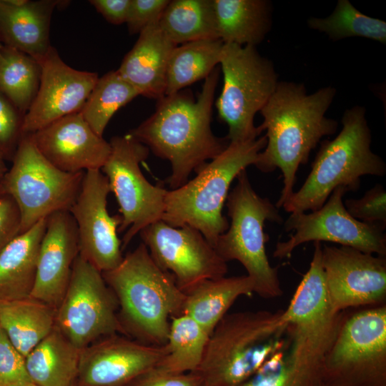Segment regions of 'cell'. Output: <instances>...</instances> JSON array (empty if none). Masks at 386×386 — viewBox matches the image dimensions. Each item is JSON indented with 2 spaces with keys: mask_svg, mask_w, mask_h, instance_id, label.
I'll return each mask as SVG.
<instances>
[{
  "mask_svg": "<svg viewBox=\"0 0 386 386\" xmlns=\"http://www.w3.org/2000/svg\"><path fill=\"white\" fill-rule=\"evenodd\" d=\"M81 350L54 326L25 357L32 382L38 386H74Z\"/></svg>",
  "mask_w": 386,
  "mask_h": 386,
  "instance_id": "27",
  "label": "cell"
},
{
  "mask_svg": "<svg viewBox=\"0 0 386 386\" xmlns=\"http://www.w3.org/2000/svg\"><path fill=\"white\" fill-rule=\"evenodd\" d=\"M365 113L362 106L345 110L341 131L333 139L321 142L305 182L282 206L286 212L317 210L335 189L356 191L362 177L385 175V162L370 149L372 135Z\"/></svg>",
  "mask_w": 386,
  "mask_h": 386,
  "instance_id": "5",
  "label": "cell"
},
{
  "mask_svg": "<svg viewBox=\"0 0 386 386\" xmlns=\"http://www.w3.org/2000/svg\"><path fill=\"white\" fill-rule=\"evenodd\" d=\"M344 205L355 219L384 229L386 227V191L376 184L359 199H347Z\"/></svg>",
  "mask_w": 386,
  "mask_h": 386,
  "instance_id": "35",
  "label": "cell"
},
{
  "mask_svg": "<svg viewBox=\"0 0 386 386\" xmlns=\"http://www.w3.org/2000/svg\"><path fill=\"white\" fill-rule=\"evenodd\" d=\"M201 386H211V385H207V384H205V383H203V382H202V384L201 385Z\"/></svg>",
  "mask_w": 386,
  "mask_h": 386,
  "instance_id": "47",
  "label": "cell"
},
{
  "mask_svg": "<svg viewBox=\"0 0 386 386\" xmlns=\"http://www.w3.org/2000/svg\"><path fill=\"white\" fill-rule=\"evenodd\" d=\"M115 294L126 336L151 345L167 343L170 321L182 315L185 294L160 268L142 242L114 269L102 272Z\"/></svg>",
  "mask_w": 386,
  "mask_h": 386,
  "instance_id": "3",
  "label": "cell"
},
{
  "mask_svg": "<svg viewBox=\"0 0 386 386\" xmlns=\"http://www.w3.org/2000/svg\"><path fill=\"white\" fill-rule=\"evenodd\" d=\"M253 293L254 283L247 275L204 280L184 292L182 314L211 335L238 297Z\"/></svg>",
  "mask_w": 386,
  "mask_h": 386,
  "instance_id": "26",
  "label": "cell"
},
{
  "mask_svg": "<svg viewBox=\"0 0 386 386\" xmlns=\"http://www.w3.org/2000/svg\"><path fill=\"white\" fill-rule=\"evenodd\" d=\"M218 39L224 44H260L272 26V5L267 0H212Z\"/></svg>",
  "mask_w": 386,
  "mask_h": 386,
  "instance_id": "25",
  "label": "cell"
},
{
  "mask_svg": "<svg viewBox=\"0 0 386 386\" xmlns=\"http://www.w3.org/2000/svg\"><path fill=\"white\" fill-rule=\"evenodd\" d=\"M335 94V88L327 86L308 94L304 84L278 81L259 112L263 122L257 129L260 134L266 130L267 144L254 166L265 173L281 170L283 187L275 204L278 209L294 193L300 166L307 163L323 137L337 132L338 122L325 116Z\"/></svg>",
  "mask_w": 386,
  "mask_h": 386,
  "instance_id": "1",
  "label": "cell"
},
{
  "mask_svg": "<svg viewBox=\"0 0 386 386\" xmlns=\"http://www.w3.org/2000/svg\"><path fill=\"white\" fill-rule=\"evenodd\" d=\"M46 219L16 236L0 254V301L30 297Z\"/></svg>",
  "mask_w": 386,
  "mask_h": 386,
  "instance_id": "24",
  "label": "cell"
},
{
  "mask_svg": "<svg viewBox=\"0 0 386 386\" xmlns=\"http://www.w3.org/2000/svg\"><path fill=\"white\" fill-rule=\"evenodd\" d=\"M109 144L111 152L101 171L119 207L122 222L118 232L126 231L121 240L123 250L143 229L162 220L167 190L152 184L140 169L149 155L147 146L129 133L113 137Z\"/></svg>",
  "mask_w": 386,
  "mask_h": 386,
  "instance_id": "10",
  "label": "cell"
},
{
  "mask_svg": "<svg viewBox=\"0 0 386 386\" xmlns=\"http://www.w3.org/2000/svg\"><path fill=\"white\" fill-rule=\"evenodd\" d=\"M7 170H8V168H7L6 164L5 163V159L0 154V181L1 180V179L4 177V176L6 173Z\"/></svg>",
  "mask_w": 386,
  "mask_h": 386,
  "instance_id": "42",
  "label": "cell"
},
{
  "mask_svg": "<svg viewBox=\"0 0 386 386\" xmlns=\"http://www.w3.org/2000/svg\"><path fill=\"white\" fill-rule=\"evenodd\" d=\"M224 44L220 39H204L176 46L168 62L165 96L205 79L219 64Z\"/></svg>",
  "mask_w": 386,
  "mask_h": 386,
  "instance_id": "29",
  "label": "cell"
},
{
  "mask_svg": "<svg viewBox=\"0 0 386 386\" xmlns=\"http://www.w3.org/2000/svg\"><path fill=\"white\" fill-rule=\"evenodd\" d=\"M24 386H38V385H36L34 384V383H30V384H28V385H24Z\"/></svg>",
  "mask_w": 386,
  "mask_h": 386,
  "instance_id": "46",
  "label": "cell"
},
{
  "mask_svg": "<svg viewBox=\"0 0 386 386\" xmlns=\"http://www.w3.org/2000/svg\"><path fill=\"white\" fill-rule=\"evenodd\" d=\"M342 314L303 324L289 325V338L252 376L239 386H317L325 362L342 322Z\"/></svg>",
  "mask_w": 386,
  "mask_h": 386,
  "instance_id": "13",
  "label": "cell"
},
{
  "mask_svg": "<svg viewBox=\"0 0 386 386\" xmlns=\"http://www.w3.org/2000/svg\"><path fill=\"white\" fill-rule=\"evenodd\" d=\"M89 3L110 24L126 23L131 0H90Z\"/></svg>",
  "mask_w": 386,
  "mask_h": 386,
  "instance_id": "41",
  "label": "cell"
},
{
  "mask_svg": "<svg viewBox=\"0 0 386 386\" xmlns=\"http://www.w3.org/2000/svg\"><path fill=\"white\" fill-rule=\"evenodd\" d=\"M11 161L0 182L19 208L20 234L55 212L69 211L85 172L68 173L56 168L40 153L31 134H23Z\"/></svg>",
  "mask_w": 386,
  "mask_h": 386,
  "instance_id": "9",
  "label": "cell"
},
{
  "mask_svg": "<svg viewBox=\"0 0 386 386\" xmlns=\"http://www.w3.org/2000/svg\"><path fill=\"white\" fill-rule=\"evenodd\" d=\"M41 73V65L35 59L3 46L0 58V91L24 116L37 94Z\"/></svg>",
  "mask_w": 386,
  "mask_h": 386,
  "instance_id": "32",
  "label": "cell"
},
{
  "mask_svg": "<svg viewBox=\"0 0 386 386\" xmlns=\"http://www.w3.org/2000/svg\"><path fill=\"white\" fill-rule=\"evenodd\" d=\"M322 262L335 312L377 304L386 296V259L355 248L325 245Z\"/></svg>",
  "mask_w": 386,
  "mask_h": 386,
  "instance_id": "17",
  "label": "cell"
},
{
  "mask_svg": "<svg viewBox=\"0 0 386 386\" xmlns=\"http://www.w3.org/2000/svg\"><path fill=\"white\" fill-rule=\"evenodd\" d=\"M159 24L176 46L204 39H219L212 0H172Z\"/></svg>",
  "mask_w": 386,
  "mask_h": 386,
  "instance_id": "30",
  "label": "cell"
},
{
  "mask_svg": "<svg viewBox=\"0 0 386 386\" xmlns=\"http://www.w3.org/2000/svg\"><path fill=\"white\" fill-rule=\"evenodd\" d=\"M385 371V306L343 320L327 354L325 376L345 386H382Z\"/></svg>",
  "mask_w": 386,
  "mask_h": 386,
  "instance_id": "12",
  "label": "cell"
},
{
  "mask_svg": "<svg viewBox=\"0 0 386 386\" xmlns=\"http://www.w3.org/2000/svg\"><path fill=\"white\" fill-rule=\"evenodd\" d=\"M169 0H131L126 21L130 34H139L158 22Z\"/></svg>",
  "mask_w": 386,
  "mask_h": 386,
  "instance_id": "38",
  "label": "cell"
},
{
  "mask_svg": "<svg viewBox=\"0 0 386 386\" xmlns=\"http://www.w3.org/2000/svg\"><path fill=\"white\" fill-rule=\"evenodd\" d=\"M138 96L117 70L110 71L99 77L79 112L92 130L102 137L114 114Z\"/></svg>",
  "mask_w": 386,
  "mask_h": 386,
  "instance_id": "33",
  "label": "cell"
},
{
  "mask_svg": "<svg viewBox=\"0 0 386 386\" xmlns=\"http://www.w3.org/2000/svg\"><path fill=\"white\" fill-rule=\"evenodd\" d=\"M21 215L13 198L7 194L0 197V254L20 234Z\"/></svg>",
  "mask_w": 386,
  "mask_h": 386,
  "instance_id": "40",
  "label": "cell"
},
{
  "mask_svg": "<svg viewBox=\"0 0 386 386\" xmlns=\"http://www.w3.org/2000/svg\"><path fill=\"white\" fill-rule=\"evenodd\" d=\"M38 61L41 69L40 84L24 116L23 134H33L62 117L79 112L99 79L96 72L67 65L53 46Z\"/></svg>",
  "mask_w": 386,
  "mask_h": 386,
  "instance_id": "18",
  "label": "cell"
},
{
  "mask_svg": "<svg viewBox=\"0 0 386 386\" xmlns=\"http://www.w3.org/2000/svg\"><path fill=\"white\" fill-rule=\"evenodd\" d=\"M24 115L0 91V154L12 160L23 136Z\"/></svg>",
  "mask_w": 386,
  "mask_h": 386,
  "instance_id": "36",
  "label": "cell"
},
{
  "mask_svg": "<svg viewBox=\"0 0 386 386\" xmlns=\"http://www.w3.org/2000/svg\"><path fill=\"white\" fill-rule=\"evenodd\" d=\"M119 303L102 273L79 255L66 292L56 310L55 326L77 348L115 334L126 336Z\"/></svg>",
  "mask_w": 386,
  "mask_h": 386,
  "instance_id": "11",
  "label": "cell"
},
{
  "mask_svg": "<svg viewBox=\"0 0 386 386\" xmlns=\"http://www.w3.org/2000/svg\"><path fill=\"white\" fill-rule=\"evenodd\" d=\"M219 65L224 84L215 105L219 117L228 126L227 139L235 143L258 138L254 116L278 84L273 63L256 46L224 44Z\"/></svg>",
  "mask_w": 386,
  "mask_h": 386,
  "instance_id": "8",
  "label": "cell"
},
{
  "mask_svg": "<svg viewBox=\"0 0 386 386\" xmlns=\"http://www.w3.org/2000/svg\"><path fill=\"white\" fill-rule=\"evenodd\" d=\"M40 153L68 173L102 169L111 152L109 142L96 134L80 112L62 117L29 134Z\"/></svg>",
  "mask_w": 386,
  "mask_h": 386,
  "instance_id": "20",
  "label": "cell"
},
{
  "mask_svg": "<svg viewBox=\"0 0 386 386\" xmlns=\"http://www.w3.org/2000/svg\"><path fill=\"white\" fill-rule=\"evenodd\" d=\"M0 330H1V327H0Z\"/></svg>",
  "mask_w": 386,
  "mask_h": 386,
  "instance_id": "48",
  "label": "cell"
},
{
  "mask_svg": "<svg viewBox=\"0 0 386 386\" xmlns=\"http://www.w3.org/2000/svg\"><path fill=\"white\" fill-rule=\"evenodd\" d=\"M202 379L196 372L171 374L152 368L124 386H201Z\"/></svg>",
  "mask_w": 386,
  "mask_h": 386,
  "instance_id": "39",
  "label": "cell"
},
{
  "mask_svg": "<svg viewBox=\"0 0 386 386\" xmlns=\"http://www.w3.org/2000/svg\"><path fill=\"white\" fill-rule=\"evenodd\" d=\"M6 194L4 189V187L0 182V197L3 194Z\"/></svg>",
  "mask_w": 386,
  "mask_h": 386,
  "instance_id": "44",
  "label": "cell"
},
{
  "mask_svg": "<svg viewBox=\"0 0 386 386\" xmlns=\"http://www.w3.org/2000/svg\"><path fill=\"white\" fill-rule=\"evenodd\" d=\"M56 310L31 297L0 301V327L26 357L54 327Z\"/></svg>",
  "mask_w": 386,
  "mask_h": 386,
  "instance_id": "28",
  "label": "cell"
},
{
  "mask_svg": "<svg viewBox=\"0 0 386 386\" xmlns=\"http://www.w3.org/2000/svg\"><path fill=\"white\" fill-rule=\"evenodd\" d=\"M139 234L152 258L172 274L184 293L204 280L224 277L228 271L227 262L193 227H174L159 220Z\"/></svg>",
  "mask_w": 386,
  "mask_h": 386,
  "instance_id": "15",
  "label": "cell"
},
{
  "mask_svg": "<svg viewBox=\"0 0 386 386\" xmlns=\"http://www.w3.org/2000/svg\"><path fill=\"white\" fill-rule=\"evenodd\" d=\"M2 47H3V45H2V44H1V41H0V58H1V54Z\"/></svg>",
  "mask_w": 386,
  "mask_h": 386,
  "instance_id": "45",
  "label": "cell"
},
{
  "mask_svg": "<svg viewBox=\"0 0 386 386\" xmlns=\"http://www.w3.org/2000/svg\"><path fill=\"white\" fill-rule=\"evenodd\" d=\"M219 73L217 66L204 79L196 98L183 89L159 99L154 112L129 132L157 157L170 162L172 174L167 182L172 189L185 184L193 171L229 143L226 137H216L211 127Z\"/></svg>",
  "mask_w": 386,
  "mask_h": 386,
  "instance_id": "2",
  "label": "cell"
},
{
  "mask_svg": "<svg viewBox=\"0 0 386 386\" xmlns=\"http://www.w3.org/2000/svg\"><path fill=\"white\" fill-rule=\"evenodd\" d=\"M209 335L188 315L182 314L172 317L166 343L167 353L155 368L171 374L196 372L202 362Z\"/></svg>",
  "mask_w": 386,
  "mask_h": 386,
  "instance_id": "31",
  "label": "cell"
},
{
  "mask_svg": "<svg viewBox=\"0 0 386 386\" xmlns=\"http://www.w3.org/2000/svg\"><path fill=\"white\" fill-rule=\"evenodd\" d=\"M267 144L265 135L242 142H229L219 155L197 170L182 186L167 190L162 220L174 227L189 226L199 231L214 247L229 227L222 209L232 182L254 165Z\"/></svg>",
  "mask_w": 386,
  "mask_h": 386,
  "instance_id": "6",
  "label": "cell"
},
{
  "mask_svg": "<svg viewBox=\"0 0 386 386\" xmlns=\"http://www.w3.org/2000/svg\"><path fill=\"white\" fill-rule=\"evenodd\" d=\"M307 24L310 29L325 33L333 41L363 37L386 43V22L360 12L348 0H339L329 16L311 17Z\"/></svg>",
  "mask_w": 386,
  "mask_h": 386,
  "instance_id": "34",
  "label": "cell"
},
{
  "mask_svg": "<svg viewBox=\"0 0 386 386\" xmlns=\"http://www.w3.org/2000/svg\"><path fill=\"white\" fill-rule=\"evenodd\" d=\"M110 188L101 169L86 171L77 197L69 209L77 227L79 255L101 272L117 267L122 261V241L117 232L122 218L109 214Z\"/></svg>",
  "mask_w": 386,
  "mask_h": 386,
  "instance_id": "16",
  "label": "cell"
},
{
  "mask_svg": "<svg viewBox=\"0 0 386 386\" xmlns=\"http://www.w3.org/2000/svg\"><path fill=\"white\" fill-rule=\"evenodd\" d=\"M236 179L226 200L231 222L214 249L226 262L237 260L242 264L254 283V292L264 298L278 297L282 295L278 268L270 265L267 256L269 236L264 227L266 221L280 224L283 218L276 205L256 193L246 169Z\"/></svg>",
  "mask_w": 386,
  "mask_h": 386,
  "instance_id": "7",
  "label": "cell"
},
{
  "mask_svg": "<svg viewBox=\"0 0 386 386\" xmlns=\"http://www.w3.org/2000/svg\"><path fill=\"white\" fill-rule=\"evenodd\" d=\"M167 353L166 344L151 345L115 334L81 350L78 378L81 386H124L154 368Z\"/></svg>",
  "mask_w": 386,
  "mask_h": 386,
  "instance_id": "19",
  "label": "cell"
},
{
  "mask_svg": "<svg viewBox=\"0 0 386 386\" xmlns=\"http://www.w3.org/2000/svg\"><path fill=\"white\" fill-rule=\"evenodd\" d=\"M346 192L345 188L339 187L320 209L310 213H291L284 222V230L293 233L287 241L277 242L273 257H290L296 247L312 241L330 242L385 257V229L352 217L344 205Z\"/></svg>",
  "mask_w": 386,
  "mask_h": 386,
  "instance_id": "14",
  "label": "cell"
},
{
  "mask_svg": "<svg viewBox=\"0 0 386 386\" xmlns=\"http://www.w3.org/2000/svg\"><path fill=\"white\" fill-rule=\"evenodd\" d=\"M139 34L117 71L139 95L158 101L165 96L168 62L176 45L164 34L159 21Z\"/></svg>",
  "mask_w": 386,
  "mask_h": 386,
  "instance_id": "23",
  "label": "cell"
},
{
  "mask_svg": "<svg viewBox=\"0 0 386 386\" xmlns=\"http://www.w3.org/2000/svg\"><path fill=\"white\" fill-rule=\"evenodd\" d=\"M33 383L26 367L25 357L0 330V386H24Z\"/></svg>",
  "mask_w": 386,
  "mask_h": 386,
  "instance_id": "37",
  "label": "cell"
},
{
  "mask_svg": "<svg viewBox=\"0 0 386 386\" xmlns=\"http://www.w3.org/2000/svg\"><path fill=\"white\" fill-rule=\"evenodd\" d=\"M79 253L77 227L70 212H57L48 217L30 297L56 310L69 285Z\"/></svg>",
  "mask_w": 386,
  "mask_h": 386,
  "instance_id": "21",
  "label": "cell"
},
{
  "mask_svg": "<svg viewBox=\"0 0 386 386\" xmlns=\"http://www.w3.org/2000/svg\"><path fill=\"white\" fill-rule=\"evenodd\" d=\"M283 310L226 314L209 335L197 370L203 383L239 386L286 343Z\"/></svg>",
  "mask_w": 386,
  "mask_h": 386,
  "instance_id": "4",
  "label": "cell"
},
{
  "mask_svg": "<svg viewBox=\"0 0 386 386\" xmlns=\"http://www.w3.org/2000/svg\"><path fill=\"white\" fill-rule=\"evenodd\" d=\"M59 0H0V41L36 61L51 47L50 23Z\"/></svg>",
  "mask_w": 386,
  "mask_h": 386,
  "instance_id": "22",
  "label": "cell"
},
{
  "mask_svg": "<svg viewBox=\"0 0 386 386\" xmlns=\"http://www.w3.org/2000/svg\"><path fill=\"white\" fill-rule=\"evenodd\" d=\"M317 386H345V385L340 382L329 380L327 382H322H322Z\"/></svg>",
  "mask_w": 386,
  "mask_h": 386,
  "instance_id": "43",
  "label": "cell"
}]
</instances>
